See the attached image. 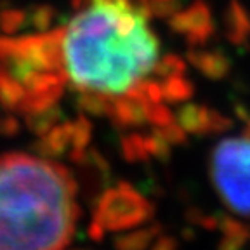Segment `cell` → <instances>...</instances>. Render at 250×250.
<instances>
[{
	"mask_svg": "<svg viewBox=\"0 0 250 250\" xmlns=\"http://www.w3.org/2000/svg\"><path fill=\"white\" fill-rule=\"evenodd\" d=\"M77 12L61 42L62 70L75 89L115 98L148 77L160 42L139 2L89 0Z\"/></svg>",
	"mask_w": 250,
	"mask_h": 250,
	"instance_id": "obj_1",
	"label": "cell"
},
{
	"mask_svg": "<svg viewBox=\"0 0 250 250\" xmlns=\"http://www.w3.org/2000/svg\"><path fill=\"white\" fill-rule=\"evenodd\" d=\"M64 165L24 153L0 156V250H66L80 207Z\"/></svg>",
	"mask_w": 250,
	"mask_h": 250,
	"instance_id": "obj_2",
	"label": "cell"
},
{
	"mask_svg": "<svg viewBox=\"0 0 250 250\" xmlns=\"http://www.w3.org/2000/svg\"><path fill=\"white\" fill-rule=\"evenodd\" d=\"M212 186L233 214L250 217V137H226L210 153Z\"/></svg>",
	"mask_w": 250,
	"mask_h": 250,
	"instance_id": "obj_3",
	"label": "cell"
},
{
	"mask_svg": "<svg viewBox=\"0 0 250 250\" xmlns=\"http://www.w3.org/2000/svg\"><path fill=\"white\" fill-rule=\"evenodd\" d=\"M62 33L64 28H54L18 39L0 37V64L20 83L37 71L64 73L61 52Z\"/></svg>",
	"mask_w": 250,
	"mask_h": 250,
	"instance_id": "obj_4",
	"label": "cell"
},
{
	"mask_svg": "<svg viewBox=\"0 0 250 250\" xmlns=\"http://www.w3.org/2000/svg\"><path fill=\"white\" fill-rule=\"evenodd\" d=\"M155 215V207L130 183H118L99 195L92 223L108 231H129L146 224Z\"/></svg>",
	"mask_w": 250,
	"mask_h": 250,
	"instance_id": "obj_5",
	"label": "cell"
},
{
	"mask_svg": "<svg viewBox=\"0 0 250 250\" xmlns=\"http://www.w3.org/2000/svg\"><path fill=\"white\" fill-rule=\"evenodd\" d=\"M168 28L183 35L189 47H203L215 33L212 11L205 0H195L189 7L179 9L167 18Z\"/></svg>",
	"mask_w": 250,
	"mask_h": 250,
	"instance_id": "obj_6",
	"label": "cell"
},
{
	"mask_svg": "<svg viewBox=\"0 0 250 250\" xmlns=\"http://www.w3.org/2000/svg\"><path fill=\"white\" fill-rule=\"evenodd\" d=\"M176 122L186 134L193 136H217L231 129L233 120L214 108L198 103H186L176 113Z\"/></svg>",
	"mask_w": 250,
	"mask_h": 250,
	"instance_id": "obj_7",
	"label": "cell"
},
{
	"mask_svg": "<svg viewBox=\"0 0 250 250\" xmlns=\"http://www.w3.org/2000/svg\"><path fill=\"white\" fill-rule=\"evenodd\" d=\"M149 104L136 92L127 90L122 96H115L109 109V120L118 129H132L143 127L148 122Z\"/></svg>",
	"mask_w": 250,
	"mask_h": 250,
	"instance_id": "obj_8",
	"label": "cell"
},
{
	"mask_svg": "<svg viewBox=\"0 0 250 250\" xmlns=\"http://www.w3.org/2000/svg\"><path fill=\"white\" fill-rule=\"evenodd\" d=\"M186 58L195 66V70H198L203 77L214 80V82L226 78L231 71V66H233V62L228 58L226 52L219 51V49L207 51L202 47H191L188 51Z\"/></svg>",
	"mask_w": 250,
	"mask_h": 250,
	"instance_id": "obj_9",
	"label": "cell"
},
{
	"mask_svg": "<svg viewBox=\"0 0 250 250\" xmlns=\"http://www.w3.org/2000/svg\"><path fill=\"white\" fill-rule=\"evenodd\" d=\"M224 37L233 45H242L250 39V12L240 0H229L223 11Z\"/></svg>",
	"mask_w": 250,
	"mask_h": 250,
	"instance_id": "obj_10",
	"label": "cell"
},
{
	"mask_svg": "<svg viewBox=\"0 0 250 250\" xmlns=\"http://www.w3.org/2000/svg\"><path fill=\"white\" fill-rule=\"evenodd\" d=\"M71 148V122H59L56 127L39 137L33 149L42 158H58Z\"/></svg>",
	"mask_w": 250,
	"mask_h": 250,
	"instance_id": "obj_11",
	"label": "cell"
},
{
	"mask_svg": "<svg viewBox=\"0 0 250 250\" xmlns=\"http://www.w3.org/2000/svg\"><path fill=\"white\" fill-rule=\"evenodd\" d=\"M217 229L221 238L217 242V250H243L250 242V226L242 221H236L229 215L219 217Z\"/></svg>",
	"mask_w": 250,
	"mask_h": 250,
	"instance_id": "obj_12",
	"label": "cell"
},
{
	"mask_svg": "<svg viewBox=\"0 0 250 250\" xmlns=\"http://www.w3.org/2000/svg\"><path fill=\"white\" fill-rule=\"evenodd\" d=\"M162 234V224L153 223L146 228L129 231L113 240L115 250H146Z\"/></svg>",
	"mask_w": 250,
	"mask_h": 250,
	"instance_id": "obj_13",
	"label": "cell"
},
{
	"mask_svg": "<svg viewBox=\"0 0 250 250\" xmlns=\"http://www.w3.org/2000/svg\"><path fill=\"white\" fill-rule=\"evenodd\" d=\"M162 85V96L164 101L170 104L177 103H188L195 96V85L186 75H174V77L164 78Z\"/></svg>",
	"mask_w": 250,
	"mask_h": 250,
	"instance_id": "obj_14",
	"label": "cell"
},
{
	"mask_svg": "<svg viewBox=\"0 0 250 250\" xmlns=\"http://www.w3.org/2000/svg\"><path fill=\"white\" fill-rule=\"evenodd\" d=\"M24 117V125L31 134L35 136H43L47 134L52 127L59 124L62 120V111L58 106H51V108L40 109V111H33V113H26Z\"/></svg>",
	"mask_w": 250,
	"mask_h": 250,
	"instance_id": "obj_15",
	"label": "cell"
},
{
	"mask_svg": "<svg viewBox=\"0 0 250 250\" xmlns=\"http://www.w3.org/2000/svg\"><path fill=\"white\" fill-rule=\"evenodd\" d=\"M23 98L24 87L0 64V106L7 111H14L21 104Z\"/></svg>",
	"mask_w": 250,
	"mask_h": 250,
	"instance_id": "obj_16",
	"label": "cell"
},
{
	"mask_svg": "<svg viewBox=\"0 0 250 250\" xmlns=\"http://www.w3.org/2000/svg\"><path fill=\"white\" fill-rule=\"evenodd\" d=\"M111 96H106L94 90H83L77 98V108L80 113L90 117H108L111 109Z\"/></svg>",
	"mask_w": 250,
	"mask_h": 250,
	"instance_id": "obj_17",
	"label": "cell"
},
{
	"mask_svg": "<svg viewBox=\"0 0 250 250\" xmlns=\"http://www.w3.org/2000/svg\"><path fill=\"white\" fill-rule=\"evenodd\" d=\"M120 149L122 156L130 164H143V162L151 160L146 143V134L132 132L127 134L120 139Z\"/></svg>",
	"mask_w": 250,
	"mask_h": 250,
	"instance_id": "obj_18",
	"label": "cell"
},
{
	"mask_svg": "<svg viewBox=\"0 0 250 250\" xmlns=\"http://www.w3.org/2000/svg\"><path fill=\"white\" fill-rule=\"evenodd\" d=\"M92 139V124L87 115L80 113L71 120V148L70 149H87Z\"/></svg>",
	"mask_w": 250,
	"mask_h": 250,
	"instance_id": "obj_19",
	"label": "cell"
},
{
	"mask_svg": "<svg viewBox=\"0 0 250 250\" xmlns=\"http://www.w3.org/2000/svg\"><path fill=\"white\" fill-rule=\"evenodd\" d=\"M151 71L156 78H162V80L174 75H186V61L177 54H167L162 59H156Z\"/></svg>",
	"mask_w": 250,
	"mask_h": 250,
	"instance_id": "obj_20",
	"label": "cell"
},
{
	"mask_svg": "<svg viewBox=\"0 0 250 250\" xmlns=\"http://www.w3.org/2000/svg\"><path fill=\"white\" fill-rule=\"evenodd\" d=\"M28 12V24L35 28L37 31H47L52 28V23L56 20V9L52 5H35Z\"/></svg>",
	"mask_w": 250,
	"mask_h": 250,
	"instance_id": "obj_21",
	"label": "cell"
},
{
	"mask_svg": "<svg viewBox=\"0 0 250 250\" xmlns=\"http://www.w3.org/2000/svg\"><path fill=\"white\" fill-rule=\"evenodd\" d=\"M28 24V12L21 9H2L0 11V30L5 35H14Z\"/></svg>",
	"mask_w": 250,
	"mask_h": 250,
	"instance_id": "obj_22",
	"label": "cell"
},
{
	"mask_svg": "<svg viewBox=\"0 0 250 250\" xmlns=\"http://www.w3.org/2000/svg\"><path fill=\"white\" fill-rule=\"evenodd\" d=\"M176 120V115L172 113L170 109L164 104V103H156V104H149L148 108V124L153 127H164V125L170 124Z\"/></svg>",
	"mask_w": 250,
	"mask_h": 250,
	"instance_id": "obj_23",
	"label": "cell"
},
{
	"mask_svg": "<svg viewBox=\"0 0 250 250\" xmlns=\"http://www.w3.org/2000/svg\"><path fill=\"white\" fill-rule=\"evenodd\" d=\"M153 129L158 130V132H160L172 146L186 145L188 136H186V132H184V129L181 127L179 124H177L176 120L170 122V124H167V125H164V127H153Z\"/></svg>",
	"mask_w": 250,
	"mask_h": 250,
	"instance_id": "obj_24",
	"label": "cell"
},
{
	"mask_svg": "<svg viewBox=\"0 0 250 250\" xmlns=\"http://www.w3.org/2000/svg\"><path fill=\"white\" fill-rule=\"evenodd\" d=\"M21 130V122L14 115H5L0 118V136L4 137H14Z\"/></svg>",
	"mask_w": 250,
	"mask_h": 250,
	"instance_id": "obj_25",
	"label": "cell"
},
{
	"mask_svg": "<svg viewBox=\"0 0 250 250\" xmlns=\"http://www.w3.org/2000/svg\"><path fill=\"white\" fill-rule=\"evenodd\" d=\"M149 250H179V242L172 234H160L155 242L151 243Z\"/></svg>",
	"mask_w": 250,
	"mask_h": 250,
	"instance_id": "obj_26",
	"label": "cell"
},
{
	"mask_svg": "<svg viewBox=\"0 0 250 250\" xmlns=\"http://www.w3.org/2000/svg\"><path fill=\"white\" fill-rule=\"evenodd\" d=\"M87 233H89V236L94 240V242H103V238L106 236V231L103 229L101 226H98L96 223L89 224V229H87Z\"/></svg>",
	"mask_w": 250,
	"mask_h": 250,
	"instance_id": "obj_27",
	"label": "cell"
},
{
	"mask_svg": "<svg viewBox=\"0 0 250 250\" xmlns=\"http://www.w3.org/2000/svg\"><path fill=\"white\" fill-rule=\"evenodd\" d=\"M245 136L250 137V118L247 120V127H245Z\"/></svg>",
	"mask_w": 250,
	"mask_h": 250,
	"instance_id": "obj_28",
	"label": "cell"
},
{
	"mask_svg": "<svg viewBox=\"0 0 250 250\" xmlns=\"http://www.w3.org/2000/svg\"><path fill=\"white\" fill-rule=\"evenodd\" d=\"M145 2H148V0H139V4H145Z\"/></svg>",
	"mask_w": 250,
	"mask_h": 250,
	"instance_id": "obj_29",
	"label": "cell"
},
{
	"mask_svg": "<svg viewBox=\"0 0 250 250\" xmlns=\"http://www.w3.org/2000/svg\"><path fill=\"white\" fill-rule=\"evenodd\" d=\"M75 250H90V249H75Z\"/></svg>",
	"mask_w": 250,
	"mask_h": 250,
	"instance_id": "obj_30",
	"label": "cell"
}]
</instances>
